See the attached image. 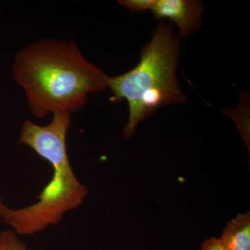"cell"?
I'll list each match as a JSON object with an SVG mask.
<instances>
[{
  "label": "cell",
  "mask_w": 250,
  "mask_h": 250,
  "mask_svg": "<svg viewBox=\"0 0 250 250\" xmlns=\"http://www.w3.org/2000/svg\"><path fill=\"white\" fill-rule=\"evenodd\" d=\"M71 122L72 113H58L45 126L29 120L23 123L20 143L50 164L52 177L38 201L24 208H10L0 197V218L18 236H30L56 226L88 195V188L77 178L67 154L66 139Z\"/></svg>",
  "instance_id": "7a4b0ae2"
},
{
  "label": "cell",
  "mask_w": 250,
  "mask_h": 250,
  "mask_svg": "<svg viewBox=\"0 0 250 250\" xmlns=\"http://www.w3.org/2000/svg\"><path fill=\"white\" fill-rule=\"evenodd\" d=\"M204 10L203 4L197 0H156L152 11L156 19L168 18L175 23L179 37L185 39L201 26Z\"/></svg>",
  "instance_id": "277c9868"
},
{
  "label": "cell",
  "mask_w": 250,
  "mask_h": 250,
  "mask_svg": "<svg viewBox=\"0 0 250 250\" xmlns=\"http://www.w3.org/2000/svg\"><path fill=\"white\" fill-rule=\"evenodd\" d=\"M13 76L25 93L33 116L76 112L88 95L107 88L108 76L88 62L74 40L42 39L17 52Z\"/></svg>",
  "instance_id": "6da1fadb"
},
{
  "label": "cell",
  "mask_w": 250,
  "mask_h": 250,
  "mask_svg": "<svg viewBox=\"0 0 250 250\" xmlns=\"http://www.w3.org/2000/svg\"><path fill=\"white\" fill-rule=\"evenodd\" d=\"M0 250H28L27 246L12 229L0 232Z\"/></svg>",
  "instance_id": "8992f818"
},
{
  "label": "cell",
  "mask_w": 250,
  "mask_h": 250,
  "mask_svg": "<svg viewBox=\"0 0 250 250\" xmlns=\"http://www.w3.org/2000/svg\"><path fill=\"white\" fill-rule=\"evenodd\" d=\"M156 0H121L118 3L132 12H141L146 10L152 11Z\"/></svg>",
  "instance_id": "52a82bcc"
},
{
  "label": "cell",
  "mask_w": 250,
  "mask_h": 250,
  "mask_svg": "<svg viewBox=\"0 0 250 250\" xmlns=\"http://www.w3.org/2000/svg\"><path fill=\"white\" fill-rule=\"evenodd\" d=\"M220 240L227 250H250V211L229 222Z\"/></svg>",
  "instance_id": "5b68a950"
},
{
  "label": "cell",
  "mask_w": 250,
  "mask_h": 250,
  "mask_svg": "<svg viewBox=\"0 0 250 250\" xmlns=\"http://www.w3.org/2000/svg\"><path fill=\"white\" fill-rule=\"evenodd\" d=\"M179 59V38L172 26L160 23L143 47L138 65L123 75L108 77L107 88L113 94L112 100H125L129 105L125 139L131 137L138 125L157 108L187 102L177 77Z\"/></svg>",
  "instance_id": "3957f363"
},
{
  "label": "cell",
  "mask_w": 250,
  "mask_h": 250,
  "mask_svg": "<svg viewBox=\"0 0 250 250\" xmlns=\"http://www.w3.org/2000/svg\"><path fill=\"white\" fill-rule=\"evenodd\" d=\"M202 250H227L220 238H210L202 244Z\"/></svg>",
  "instance_id": "ba28073f"
}]
</instances>
